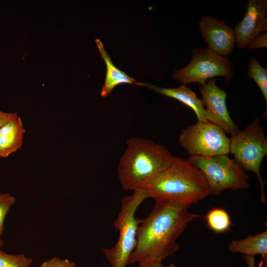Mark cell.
<instances>
[{"instance_id": "277c9868", "label": "cell", "mask_w": 267, "mask_h": 267, "mask_svg": "<svg viewBox=\"0 0 267 267\" xmlns=\"http://www.w3.org/2000/svg\"><path fill=\"white\" fill-rule=\"evenodd\" d=\"M230 140L229 153L244 170L255 174L260 186L261 201L266 204L265 181L261 166L267 155V139L259 118L256 117L244 130H239L231 135Z\"/></svg>"}, {"instance_id": "9c48e42d", "label": "cell", "mask_w": 267, "mask_h": 267, "mask_svg": "<svg viewBox=\"0 0 267 267\" xmlns=\"http://www.w3.org/2000/svg\"><path fill=\"white\" fill-rule=\"evenodd\" d=\"M199 90L211 122L220 127L225 133L232 135L239 130L229 115L226 103V93L216 85V79L209 80L200 85Z\"/></svg>"}, {"instance_id": "5bb4252c", "label": "cell", "mask_w": 267, "mask_h": 267, "mask_svg": "<svg viewBox=\"0 0 267 267\" xmlns=\"http://www.w3.org/2000/svg\"><path fill=\"white\" fill-rule=\"evenodd\" d=\"M25 133L19 116L0 127V157H7L18 150L23 144Z\"/></svg>"}, {"instance_id": "ba28073f", "label": "cell", "mask_w": 267, "mask_h": 267, "mask_svg": "<svg viewBox=\"0 0 267 267\" xmlns=\"http://www.w3.org/2000/svg\"><path fill=\"white\" fill-rule=\"evenodd\" d=\"M233 74L227 56L220 55L208 48L193 50L190 62L185 67L176 70L173 74L176 81L186 85L196 82L204 85L208 79L216 76L224 77L228 83Z\"/></svg>"}, {"instance_id": "2e32d148", "label": "cell", "mask_w": 267, "mask_h": 267, "mask_svg": "<svg viewBox=\"0 0 267 267\" xmlns=\"http://www.w3.org/2000/svg\"><path fill=\"white\" fill-rule=\"evenodd\" d=\"M247 75L256 83L262 91L266 102V111L263 114L264 120L267 118V70L262 67L255 58L250 56Z\"/></svg>"}, {"instance_id": "6da1fadb", "label": "cell", "mask_w": 267, "mask_h": 267, "mask_svg": "<svg viewBox=\"0 0 267 267\" xmlns=\"http://www.w3.org/2000/svg\"><path fill=\"white\" fill-rule=\"evenodd\" d=\"M190 206L168 200H156L148 216L140 220L135 246L127 265L162 262L179 248L177 241L188 224L198 218Z\"/></svg>"}, {"instance_id": "30bf717a", "label": "cell", "mask_w": 267, "mask_h": 267, "mask_svg": "<svg viewBox=\"0 0 267 267\" xmlns=\"http://www.w3.org/2000/svg\"><path fill=\"white\" fill-rule=\"evenodd\" d=\"M242 19L233 29L235 42L243 48L262 31H267V0H249Z\"/></svg>"}, {"instance_id": "603a6c76", "label": "cell", "mask_w": 267, "mask_h": 267, "mask_svg": "<svg viewBox=\"0 0 267 267\" xmlns=\"http://www.w3.org/2000/svg\"><path fill=\"white\" fill-rule=\"evenodd\" d=\"M244 259L247 264V267H262L263 265V259H262L259 265L256 267L254 257L244 256Z\"/></svg>"}, {"instance_id": "8fae6325", "label": "cell", "mask_w": 267, "mask_h": 267, "mask_svg": "<svg viewBox=\"0 0 267 267\" xmlns=\"http://www.w3.org/2000/svg\"><path fill=\"white\" fill-rule=\"evenodd\" d=\"M198 26L211 50L222 56H227L233 51L235 43L234 31L224 21L206 16L201 18Z\"/></svg>"}, {"instance_id": "7c38bea8", "label": "cell", "mask_w": 267, "mask_h": 267, "mask_svg": "<svg viewBox=\"0 0 267 267\" xmlns=\"http://www.w3.org/2000/svg\"><path fill=\"white\" fill-rule=\"evenodd\" d=\"M141 86L146 87L160 94L176 99L188 106L195 113L197 121H209V117L204 107L202 100L199 99L195 93L185 85L176 88H161L144 83H141Z\"/></svg>"}, {"instance_id": "44dd1931", "label": "cell", "mask_w": 267, "mask_h": 267, "mask_svg": "<svg viewBox=\"0 0 267 267\" xmlns=\"http://www.w3.org/2000/svg\"><path fill=\"white\" fill-rule=\"evenodd\" d=\"M267 45V34L264 33L262 35L258 36L247 45L249 50H252L261 48L266 47Z\"/></svg>"}, {"instance_id": "8992f818", "label": "cell", "mask_w": 267, "mask_h": 267, "mask_svg": "<svg viewBox=\"0 0 267 267\" xmlns=\"http://www.w3.org/2000/svg\"><path fill=\"white\" fill-rule=\"evenodd\" d=\"M187 161L202 173L210 194L219 196L225 190H237L249 187L248 175L227 155L190 156Z\"/></svg>"}, {"instance_id": "9a60e30c", "label": "cell", "mask_w": 267, "mask_h": 267, "mask_svg": "<svg viewBox=\"0 0 267 267\" xmlns=\"http://www.w3.org/2000/svg\"><path fill=\"white\" fill-rule=\"evenodd\" d=\"M228 250L232 253H240L244 256L261 255L267 264V231L254 235H248L246 238L232 240L228 245Z\"/></svg>"}, {"instance_id": "cb8c5ba5", "label": "cell", "mask_w": 267, "mask_h": 267, "mask_svg": "<svg viewBox=\"0 0 267 267\" xmlns=\"http://www.w3.org/2000/svg\"><path fill=\"white\" fill-rule=\"evenodd\" d=\"M138 267H164L161 262H155L151 264L139 265Z\"/></svg>"}, {"instance_id": "e0dca14e", "label": "cell", "mask_w": 267, "mask_h": 267, "mask_svg": "<svg viewBox=\"0 0 267 267\" xmlns=\"http://www.w3.org/2000/svg\"><path fill=\"white\" fill-rule=\"evenodd\" d=\"M205 219L209 228L218 233L229 230L232 224L228 213L222 209H213L207 213Z\"/></svg>"}, {"instance_id": "ac0fdd59", "label": "cell", "mask_w": 267, "mask_h": 267, "mask_svg": "<svg viewBox=\"0 0 267 267\" xmlns=\"http://www.w3.org/2000/svg\"><path fill=\"white\" fill-rule=\"evenodd\" d=\"M32 263L24 254H8L0 250V267H29Z\"/></svg>"}, {"instance_id": "ffe728a7", "label": "cell", "mask_w": 267, "mask_h": 267, "mask_svg": "<svg viewBox=\"0 0 267 267\" xmlns=\"http://www.w3.org/2000/svg\"><path fill=\"white\" fill-rule=\"evenodd\" d=\"M39 267H76L73 262L67 259L62 260L54 257L43 262Z\"/></svg>"}, {"instance_id": "7402d4cb", "label": "cell", "mask_w": 267, "mask_h": 267, "mask_svg": "<svg viewBox=\"0 0 267 267\" xmlns=\"http://www.w3.org/2000/svg\"><path fill=\"white\" fill-rule=\"evenodd\" d=\"M18 116L16 113H6L0 110V127Z\"/></svg>"}, {"instance_id": "d4e9b609", "label": "cell", "mask_w": 267, "mask_h": 267, "mask_svg": "<svg viewBox=\"0 0 267 267\" xmlns=\"http://www.w3.org/2000/svg\"><path fill=\"white\" fill-rule=\"evenodd\" d=\"M3 243V240L0 238V248L2 246Z\"/></svg>"}, {"instance_id": "5b68a950", "label": "cell", "mask_w": 267, "mask_h": 267, "mask_svg": "<svg viewBox=\"0 0 267 267\" xmlns=\"http://www.w3.org/2000/svg\"><path fill=\"white\" fill-rule=\"evenodd\" d=\"M148 198L144 189L134 191L124 197L118 217L113 223L119 231V238L112 248L103 249L105 256L111 267H125L136 244V232L139 219L135 218L138 207Z\"/></svg>"}, {"instance_id": "d6986e66", "label": "cell", "mask_w": 267, "mask_h": 267, "mask_svg": "<svg viewBox=\"0 0 267 267\" xmlns=\"http://www.w3.org/2000/svg\"><path fill=\"white\" fill-rule=\"evenodd\" d=\"M15 202V198L9 193H0V237L4 230V219Z\"/></svg>"}, {"instance_id": "484cf974", "label": "cell", "mask_w": 267, "mask_h": 267, "mask_svg": "<svg viewBox=\"0 0 267 267\" xmlns=\"http://www.w3.org/2000/svg\"><path fill=\"white\" fill-rule=\"evenodd\" d=\"M177 267L174 264H172L168 267Z\"/></svg>"}, {"instance_id": "52a82bcc", "label": "cell", "mask_w": 267, "mask_h": 267, "mask_svg": "<svg viewBox=\"0 0 267 267\" xmlns=\"http://www.w3.org/2000/svg\"><path fill=\"white\" fill-rule=\"evenodd\" d=\"M230 137L218 125L197 121L181 130L178 143L190 156L210 157L227 155Z\"/></svg>"}, {"instance_id": "7a4b0ae2", "label": "cell", "mask_w": 267, "mask_h": 267, "mask_svg": "<svg viewBox=\"0 0 267 267\" xmlns=\"http://www.w3.org/2000/svg\"><path fill=\"white\" fill-rule=\"evenodd\" d=\"M148 197L168 200L191 205L210 195L207 182L201 171L185 160L174 156L170 164L147 183Z\"/></svg>"}, {"instance_id": "3957f363", "label": "cell", "mask_w": 267, "mask_h": 267, "mask_svg": "<svg viewBox=\"0 0 267 267\" xmlns=\"http://www.w3.org/2000/svg\"><path fill=\"white\" fill-rule=\"evenodd\" d=\"M127 148L118 166L120 183L125 190L144 189L148 181L167 168L174 156L162 145L141 137L127 140Z\"/></svg>"}, {"instance_id": "4fadbf2b", "label": "cell", "mask_w": 267, "mask_h": 267, "mask_svg": "<svg viewBox=\"0 0 267 267\" xmlns=\"http://www.w3.org/2000/svg\"><path fill=\"white\" fill-rule=\"evenodd\" d=\"M101 57L104 60L106 68L104 83L102 87L101 96L107 97L117 86L122 84H132L141 86V83L120 70L112 63L110 56L104 49L102 43L98 39L95 40Z\"/></svg>"}]
</instances>
